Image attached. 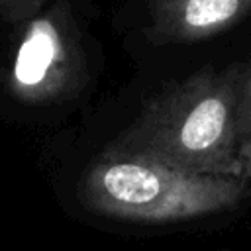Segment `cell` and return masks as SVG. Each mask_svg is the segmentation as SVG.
Returning <instances> with one entry per match:
<instances>
[{
  "label": "cell",
  "instance_id": "6da1fadb",
  "mask_svg": "<svg viewBox=\"0 0 251 251\" xmlns=\"http://www.w3.org/2000/svg\"><path fill=\"white\" fill-rule=\"evenodd\" d=\"M118 147L188 173L243 178L237 71L194 75L167 90Z\"/></svg>",
  "mask_w": 251,
  "mask_h": 251
},
{
  "label": "cell",
  "instance_id": "7a4b0ae2",
  "mask_svg": "<svg viewBox=\"0 0 251 251\" xmlns=\"http://www.w3.org/2000/svg\"><path fill=\"white\" fill-rule=\"evenodd\" d=\"M247 192L243 178L188 173L120 147L96 159L80 182V198L94 214L139 224H169L229 210Z\"/></svg>",
  "mask_w": 251,
  "mask_h": 251
},
{
  "label": "cell",
  "instance_id": "3957f363",
  "mask_svg": "<svg viewBox=\"0 0 251 251\" xmlns=\"http://www.w3.org/2000/svg\"><path fill=\"white\" fill-rule=\"evenodd\" d=\"M76 53L67 25L55 12L33 18L18 45L10 90L25 102H47L71 90L76 76Z\"/></svg>",
  "mask_w": 251,
  "mask_h": 251
},
{
  "label": "cell",
  "instance_id": "277c9868",
  "mask_svg": "<svg viewBox=\"0 0 251 251\" xmlns=\"http://www.w3.org/2000/svg\"><path fill=\"white\" fill-rule=\"evenodd\" d=\"M251 10V0H157L155 27L167 41L206 39Z\"/></svg>",
  "mask_w": 251,
  "mask_h": 251
},
{
  "label": "cell",
  "instance_id": "5b68a950",
  "mask_svg": "<svg viewBox=\"0 0 251 251\" xmlns=\"http://www.w3.org/2000/svg\"><path fill=\"white\" fill-rule=\"evenodd\" d=\"M237 124L243 178H251V71H237Z\"/></svg>",
  "mask_w": 251,
  "mask_h": 251
}]
</instances>
